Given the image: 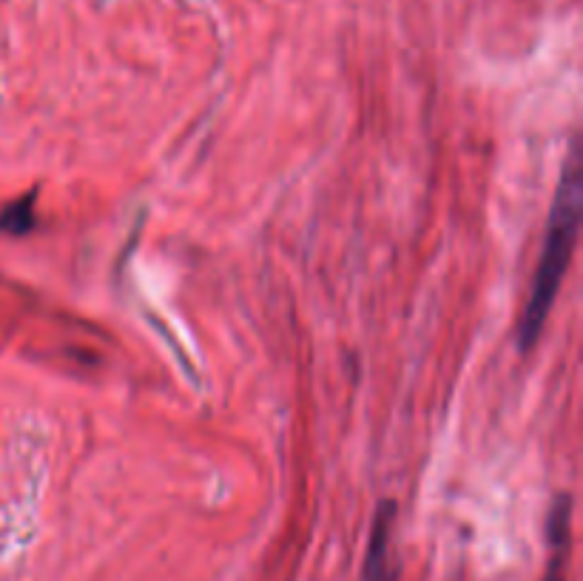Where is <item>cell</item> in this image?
<instances>
[{"label":"cell","mask_w":583,"mask_h":581,"mask_svg":"<svg viewBox=\"0 0 583 581\" xmlns=\"http://www.w3.org/2000/svg\"><path fill=\"white\" fill-rule=\"evenodd\" d=\"M577 226H581V157H577V149H572L570 157H566L564 171H561L550 226H546L544 252H541L538 268H535V277H532L524 317L518 323V348L524 354L535 348L552 305H555L557 288H561V279H564L572 252H575Z\"/></svg>","instance_id":"1"},{"label":"cell","mask_w":583,"mask_h":581,"mask_svg":"<svg viewBox=\"0 0 583 581\" xmlns=\"http://www.w3.org/2000/svg\"><path fill=\"white\" fill-rule=\"evenodd\" d=\"M572 499L566 493H557L552 502L550 522H546V536H550V564L544 570V581H566L570 568V542H572Z\"/></svg>","instance_id":"2"},{"label":"cell","mask_w":583,"mask_h":581,"mask_svg":"<svg viewBox=\"0 0 583 581\" xmlns=\"http://www.w3.org/2000/svg\"><path fill=\"white\" fill-rule=\"evenodd\" d=\"M396 519V504L382 502L373 519L370 548H367L365 581H398L396 564L391 562V530Z\"/></svg>","instance_id":"3"},{"label":"cell","mask_w":583,"mask_h":581,"mask_svg":"<svg viewBox=\"0 0 583 581\" xmlns=\"http://www.w3.org/2000/svg\"><path fill=\"white\" fill-rule=\"evenodd\" d=\"M32 228H34V191L29 194V197H20V200H14L12 206H7L3 211H0V232L20 237V234L32 232Z\"/></svg>","instance_id":"4"}]
</instances>
